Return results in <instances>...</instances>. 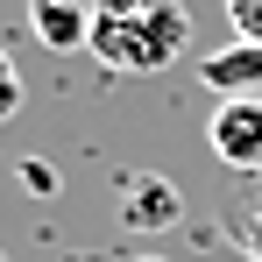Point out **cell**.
<instances>
[{
  "label": "cell",
  "mask_w": 262,
  "mask_h": 262,
  "mask_svg": "<svg viewBox=\"0 0 262 262\" xmlns=\"http://www.w3.org/2000/svg\"><path fill=\"white\" fill-rule=\"evenodd\" d=\"M21 177H29L36 191H57V170H50V163H29V170H21Z\"/></svg>",
  "instance_id": "ba28073f"
},
{
  "label": "cell",
  "mask_w": 262,
  "mask_h": 262,
  "mask_svg": "<svg viewBox=\"0 0 262 262\" xmlns=\"http://www.w3.org/2000/svg\"><path fill=\"white\" fill-rule=\"evenodd\" d=\"M199 78H206L220 99H248V92L262 85V43H227V50H213V57L199 64Z\"/></svg>",
  "instance_id": "5b68a950"
},
{
  "label": "cell",
  "mask_w": 262,
  "mask_h": 262,
  "mask_svg": "<svg viewBox=\"0 0 262 262\" xmlns=\"http://www.w3.org/2000/svg\"><path fill=\"white\" fill-rule=\"evenodd\" d=\"M21 99H29V85H21V71H14V57L0 50V121H14V114H21Z\"/></svg>",
  "instance_id": "8992f818"
},
{
  "label": "cell",
  "mask_w": 262,
  "mask_h": 262,
  "mask_svg": "<svg viewBox=\"0 0 262 262\" xmlns=\"http://www.w3.org/2000/svg\"><path fill=\"white\" fill-rule=\"evenodd\" d=\"M29 29L43 50H85L92 43V7L85 0H29Z\"/></svg>",
  "instance_id": "277c9868"
},
{
  "label": "cell",
  "mask_w": 262,
  "mask_h": 262,
  "mask_svg": "<svg viewBox=\"0 0 262 262\" xmlns=\"http://www.w3.org/2000/svg\"><path fill=\"white\" fill-rule=\"evenodd\" d=\"M142 262H163V255H142Z\"/></svg>",
  "instance_id": "9c48e42d"
},
{
  "label": "cell",
  "mask_w": 262,
  "mask_h": 262,
  "mask_svg": "<svg viewBox=\"0 0 262 262\" xmlns=\"http://www.w3.org/2000/svg\"><path fill=\"white\" fill-rule=\"evenodd\" d=\"M114 213H121L128 234H170L177 220H184V191H177L170 177H156V170H128L121 191H114Z\"/></svg>",
  "instance_id": "7a4b0ae2"
},
{
  "label": "cell",
  "mask_w": 262,
  "mask_h": 262,
  "mask_svg": "<svg viewBox=\"0 0 262 262\" xmlns=\"http://www.w3.org/2000/svg\"><path fill=\"white\" fill-rule=\"evenodd\" d=\"M206 142L227 170H262V99H220L213 121H206Z\"/></svg>",
  "instance_id": "3957f363"
},
{
  "label": "cell",
  "mask_w": 262,
  "mask_h": 262,
  "mask_svg": "<svg viewBox=\"0 0 262 262\" xmlns=\"http://www.w3.org/2000/svg\"><path fill=\"white\" fill-rule=\"evenodd\" d=\"M227 21H234V43H262V0H227Z\"/></svg>",
  "instance_id": "52a82bcc"
},
{
  "label": "cell",
  "mask_w": 262,
  "mask_h": 262,
  "mask_svg": "<svg viewBox=\"0 0 262 262\" xmlns=\"http://www.w3.org/2000/svg\"><path fill=\"white\" fill-rule=\"evenodd\" d=\"M0 262H7V255H0Z\"/></svg>",
  "instance_id": "30bf717a"
},
{
  "label": "cell",
  "mask_w": 262,
  "mask_h": 262,
  "mask_svg": "<svg viewBox=\"0 0 262 262\" xmlns=\"http://www.w3.org/2000/svg\"><path fill=\"white\" fill-rule=\"evenodd\" d=\"M191 43V14L177 0H92V57L106 71H163Z\"/></svg>",
  "instance_id": "6da1fadb"
}]
</instances>
